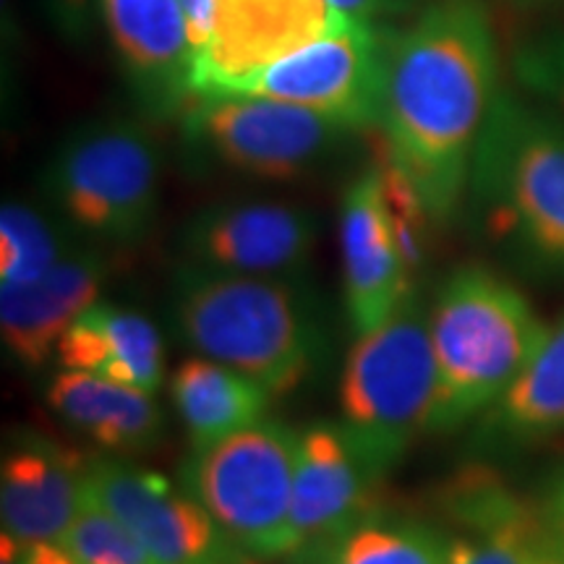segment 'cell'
Listing matches in <instances>:
<instances>
[{
  "label": "cell",
  "instance_id": "1",
  "mask_svg": "<svg viewBox=\"0 0 564 564\" xmlns=\"http://www.w3.org/2000/svg\"><path fill=\"white\" fill-rule=\"evenodd\" d=\"M499 95L497 34L484 0H426L387 34L377 131L387 165L432 223L447 225L460 209Z\"/></svg>",
  "mask_w": 564,
  "mask_h": 564
},
{
  "label": "cell",
  "instance_id": "2",
  "mask_svg": "<svg viewBox=\"0 0 564 564\" xmlns=\"http://www.w3.org/2000/svg\"><path fill=\"white\" fill-rule=\"evenodd\" d=\"M171 308L196 356L246 373L274 398L301 387L322 361V322L295 280L181 264Z\"/></svg>",
  "mask_w": 564,
  "mask_h": 564
},
{
  "label": "cell",
  "instance_id": "3",
  "mask_svg": "<svg viewBox=\"0 0 564 564\" xmlns=\"http://www.w3.org/2000/svg\"><path fill=\"white\" fill-rule=\"evenodd\" d=\"M436 398L429 432L481 419L544 345L549 327L512 282L478 264L442 282L429 312Z\"/></svg>",
  "mask_w": 564,
  "mask_h": 564
},
{
  "label": "cell",
  "instance_id": "4",
  "mask_svg": "<svg viewBox=\"0 0 564 564\" xmlns=\"http://www.w3.org/2000/svg\"><path fill=\"white\" fill-rule=\"evenodd\" d=\"M470 192L520 257L564 274V118L502 91L478 139Z\"/></svg>",
  "mask_w": 564,
  "mask_h": 564
},
{
  "label": "cell",
  "instance_id": "5",
  "mask_svg": "<svg viewBox=\"0 0 564 564\" xmlns=\"http://www.w3.org/2000/svg\"><path fill=\"white\" fill-rule=\"evenodd\" d=\"M434 398L429 312L411 291L390 319L358 335L340 379V423L379 478L429 432Z\"/></svg>",
  "mask_w": 564,
  "mask_h": 564
},
{
  "label": "cell",
  "instance_id": "6",
  "mask_svg": "<svg viewBox=\"0 0 564 564\" xmlns=\"http://www.w3.org/2000/svg\"><path fill=\"white\" fill-rule=\"evenodd\" d=\"M301 432L262 419L192 449L181 486L251 560H291L293 481Z\"/></svg>",
  "mask_w": 564,
  "mask_h": 564
},
{
  "label": "cell",
  "instance_id": "7",
  "mask_svg": "<svg viewBox=\"0 0 564 564\" xmlns=\"http://www.w3.org/2000/svg\"><path fill=\"white\" fill-rule=\"evenodd\" d=\"M160 175L152 131L131 118H108L63 141L45 171V192L76 230L131 246L158 217Z\"/></svg>",
  "mask_w": 564,
  "mask_h": 564
},
{
  "label": "cell",
  "instance_id": "8",
  "mask_svg": "<svg viewBox=\"0 0 564 564\" xmlns=\"http://www.w3.org/2000/svg\"><path fill=\"white\" fill-rule=\"evenodd\" d=\"M181 126L196 158L262 181L303 178L356 133L301 105L249 95L194 97Z\"/></svg>",
  "mask_w": 564,
  "mask_h": 564
},
{
  "label": "cell",
  "instance_id": "9",
  "mask_svg": "<svg viewBox=\"0 0 564 564\" xmlns=\"http://www.w3.org/2000/svg\"><path fill=\"white\" fill-rule=\"evenodd\" d=\"M387 34L379 24L343 19L333 32L274 61L230 95L301 105L356 131L377 129Z\"/></svg>",
  "mask_w": 564,
  "mask_h": 564
},
{
  "label": "cell",
  "instance_id": "10",
  "mask_svg": "<svg viewBox=\"0 0 564 564\" xmlns=\"http://www.w3.org/2000/svg\"><path fill=\"white\" fill-rule=\"evenodd\" d=\"M87 491L160 564H249L217 520L183 486L121 457H89Z\"/></svg>",
  "mask_w": 564,
  "mask_h": 564
},
{
  "label": "cell",
  "instance_id": "11",
  "mask_svg": "<svg viewBox=\"0 0 564 564\" xmlns=\"http://www.w3.org/2000/svg\"><path fill=\"white\" fill-rule=\"evenodd\" d=\"M343 19L329 0H215L209 42L194 61L192 95H230Z\"/></svg>",
  "mask_w": 564,
  "mask_h": 564
},
{
  "label": "cell",
  "instance_id": "12",
  "mask_svg": "<svg viewBox=\"0 0 564 564\" xmlns=\"http://www.w3.org/2000/svg\"><path fill=\"white\" fill-rule=\"evenodd\" d=\"M316 217L285 202H223L196 212L181 232L183 264L295 280L316 246Z\"/></svg>",
  "mask_w": 564,
  "mask_h": 564
},
{
  "label": "cell",
  "instance_id": "13",
  "mask_svg": "<svg viewBox=\"0 0 564 564\" xmlns=\"http://www.w3.org/2000/svg\"><path fill=\"white\" fill-rule=\"evenodd\" d=\"M382 481L343 423H314L301 432L299 460H295L291 562L316 564L322 554L377 512L373 489Z\"/></svg>",
  "mask_w": 564,
  "mask_h": 564
},
{
  "label": "cell",
  "instance_id": "14",
  "mask_svg": "<svg viewBox=\"0 0 564 564\" xmlns=\"http://www.w3.org/2000/svg\"><path fill=\"white\" fill-rule=\"evenodd\" d=\"M343 291L350 327L369 333L390 319L413 291L384 167H369L350 183L340 204Z\"/></svg>",
  "mask_w": 564,
  "mask_h": 564
},
{
  "label": "cell",
  "instance_id": "15",
  "mask_svg": "<svg viewBox=\"0 0 564 564\" xmlns=\"http://www.w3.org/2000/svg\"><path fill=\"white\" fill-rule=\"evenodd\" d=\"M100 19L147 108L173 116L192 102L196 51L181 0H100Z\"/></svg>",
  "mask_w": 564,
  "mask_h": 564
},
{
  "label": "cell",
  "instance_id": "16",
  "mask_svg": "<svg viewBox=\"0 0 564 564\" xmlns=\"http://www.w3.org/2000/svg\"><path fill=\"white\" fill-rule=\"evenodd\" d=\"M105 278L102 253L76 243L40 278L0 285V333L13 364L34 371L51 361L70 324L100 301Z\"/></svg>",
  "mask_w": 564,
  "mask_h": 564
},
{
  "label": "cell",
  "instance_id": "17",
  "mask_svg": "<svg viewBox=\"0 0 564 564\" xmlns=\"http://www.w3.org/2000/svg\"><path fill=\"white\" fill-rule=\"evenodd\" d=\"M87 463L89 457L42 434L13 440L0 468L3 533L24 546L58 544L84 502Z\"/></svg>",
  "mask_w": 564,
  "mask_h": 564
},
{
  "label": "cell",
  "instance_id": "18",
  "mask_svg": "<svg viewBox=\"0 0 564 564\" xmlns=\"http://www.w3.org/2000/svg\"><path fill=\"white\" fill-rule=\"evenodd\" d=\"M447 512L460 525L449 535V564H546L554 552L541 507L525 505L484 468L449 486Z\"/></svg>",
  "mask_w": 564,
  "mask_h": 564
},
{
  "label": "cell",
  "instance_id": "19",
  "mask_svg": "<svg viewBox=\"0 0 564 564\" xmlns=\"http://www.w3.org/2000/svg\"><path fill=\"white\" fill-rule=\"evenodd\" d=\"M63 369H79L154 394L165 377V343L144 314L97 301L66 329L55 350Z\"/></svg>",
  "mask_w": 564,
  "mask_h": 564
},
{
  "label": "cell",
  "instance_id": "20",
  "mask_svg": "<svg viewBox=\"0 0 564 564\" xmlns=\"http://www.w3.org/2000/svg\"><path fill=\"white\" fill-rule=\"evenodd\" d=\"M47 403L68 426L116 455L150 453L165 434V415L154 394L89 371L55 373Z\"/></svg>",
  "mask_w": 564,
  "mask_h": 564
},
{
  "label": "cell",
  "instance_id": "21",
  "mask_svg": "<svg viewBox=\"0 0 564 564\" xmlns=\"http://www.w3.org/2000/svg\"><path fill=\"white\" fill-rule=\"evenodd\" d=\"M171 398L192 449H202L267 419L274 394L230 366L194 356L175 369Z\"/></svg>",
  "mask_w": 564,
  "mask_h": 564
},
{
  "label": "cell",
  "instance_id": "22",
  "mask_svg": "<svg viewBox=\"0 0 564 564\" xmlns=\"http://www.w3.org/2000/svg\"><path fill=\"white\" fill-rule=\"evenodd\" d=\"M564 432V319L549 335L525 371L478 419L484 449H512Z\"/></svg>",
  "mask_w": 564,
  "mask_h": 564
},
{
  "label": "cell",
  "instance_id": "23",
  "mask_svg": "<svg viewBox=\"0 0 564 564\" xmlns=\"http://www.w3.org/2000/svg\"><path fill=\"white\" fill-rule=\"evenodd\" d=\"M316 564H449V535L419 520L371 512Z\"/></svg>",
  "mask_w": 564,
  "mask_h": 564
},
{
  "label": "cell",
  "instance_id": "24",
  "mask_svg": "<svg viewBox=\"0 0 564 564\" xmlns=\"http://www.w3.org/2000/svg\"><path fill=\"white\" fill-rule=\"evenodd\" d=\"M63 225L30 204L9 202L0 212V285L30 282L74 249Z\"/></svg>",
  "mask_w": 564,
  "mask_h": 564
},
{
  "label": "cell",
  "instance_id": "25",
  "mask_svg": "<svg viewBox=\"0 0 564 564\" xmlns=\"http://www.w3.org/2000/svg\"><path fill=\"white\" fill-rule=\"evenodd\" d=\"M84 564H160L144 544L84 489L74 523L58 541Z\"/></svg>",
  "mask_w": 564,
  "mask_h": 564
},
{
  "label": "cell",
  "instance_id": "26",
  "mask_svg": "<svg viewBox=\"0 0 564 564\" xmlns=\"http://www.w3.org/2000/svg\"><path fill=\"white\" fill-rule=\"evenodd\" d=\"M518 74L528 87L564 110V34L528 45L518 58Z\"/></svg>",
  "mask_w": 564,
  "mask_h": 564
},
{
  "label": "cell",
  "instance_id": "27",
  "mask_svg": "<svg viewBox=\"0 0 564 564\" xmlns=\"http://www.w3.org/2000/svg\"><path fill=\"white\" fill-rule=\"evenodd\" d=\"M47 26L70 47H89L102 26L100 0H37Z\"/></svg>",
  "mask_w": 564,
  "mask_h": 564
},
{
  "label": "cell",
  "instance_id": "28",
  "mask_svg": "<svg viewBox=\"0 0 564 564\" xmlns=\"http://www.w3.org/2000/svg\"><path fill=\"white\" fill-rule=\"evenodd\" d=\"M329 6H333L337 13H343L345 19L379 24V19L405 9V0H329Z\"/></svg>",
  "mask_w": 564,
  "mask_h": 564
},
{
  "label": "cell",
  "instance_id": "29",
  "mask_svg": "<svg viewBox=\"0 0 564 564\" xmlns=\"http://www.w3.org/2000/svg\"><path fill=\"white\" fill-rule=\"evenodd\" d=\"M541 512H544L549 528H552L560 539H564V470H560V474L554 476V481L549 484Z\"/></svg>",
  "mask_w": 564,
  "mask_h": 564
},
{
  "label": "cell",
  "instance_id": "30",
  "mask_svg": "<svg viewBox=\"0 0 564 564\" xmlns=\"http://www.w3.org/2000/svg\"><path fill=\"white\" fill-rule=\"evenodd\" d=\"M21 564H84V562L76 560L68 549L55 544V541H45V544L24 546Z\"/></svg>",
  "mask_w": 564,
  "mask_h": 564
},
{
  "label": "cell",
  "instance_id": "31",
  "mask_svg": "<svg viewBox=\"0 0 564 564\" xmlns=\"http://www.w3.org/2000/svg\"><path fill=\"white\" fill-rule=\"evenodd\" d=\"M0 546H3V552H0V564H21V556H24V544H19L13 535L3 533Z\"/></svg>",
  "mask_w": 564,
  "mask_h": 564
},
{
  "label": "cell",
  "instance_id": "32",
  "mask_svg": "<svg viewBox=\"0 0 564 564\" xmlns=\"http://www.w3.org/2000/svg\"><path fill=\"white\" fill-rule=\"evenodd\" d=\"M507 3L520 6V9H541V6H554L562 3V0H507Z\"/></svg>",
  "mask_w": 564,
  "mask_h": 564
},
{
  "label": "cell",
  "instance_id": "33",
  "mask_svg": "<svg viewBox=\"0 0 564 564\" xmlns=\"http://www.w3.org/2000/svg\"><path fill=\"white\" fill-rule=\"evenodd\" d=\"M554 533V531H552ZM546 564H564V552L560 546H556V541H554V552H552V556H549L546 560Z\"/></svg>",
  "mask_w": 564,
  "mask_h": 564
}]
</instances>
